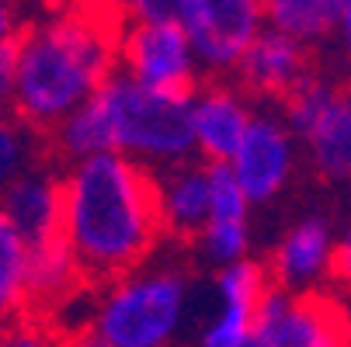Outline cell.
Instances as JSON below:
<instances>
[{"mask_svg": "<svg viewBox=\"0 0 351 347\" xmlns=\"http://www.w3.org/2000/svg\"><path fill=\"white\" fill-rule=\"evenodd\" d=\"M125 14L56 8L28 18L11 49V112L38 136H53L119 73Z\"/></svg>", "mask_w": 351, "mask_h": 347, "instance_id": "cell-1", "label": "cell"}, {"mask_svg": "<svg viewBox=\"0 0 351 347\" xmlns=\"http://www.w3.org/2000/svg\"><path fill=\"white\" fill-rule=\"evenodd\" d=\"M164 236L157 174L105 153L63 167V240L87 281H115L146 261Z\"/></svg>", "mask_w": 351, "mask_h": 347, "instance_id": "cell-2", "label": "cell"}, {"mask_svg": "<svg viewBox=\"0 0 351 347\" xmlns=\"http://www.w3.org/2000/svg\"><path fill=\"white\" fill-rule=\"evenodd\" d=\"M49 139L66 164L115 153L160 174L195 160L191 97L146 90L119 70Z\"/></svg>", "mask_w": 351, "mask_h": 347, "instance_id": "cell-3", "label": "cell"}, {"mask_svg": "<svg viewBox=\"0 0 351 347\" xmlns=\"http://www.w3.org/2000/svg\"><path fill=\"white\" fill-rule=\"evenodd\" d=\"M195 316V281L174 257H154L108 281L73 347H174Z\"/></svg>", "mask_w": 351, "mask_h": 347, "instance_id": "cell-4", "label": "cell"}, {"mask_svg": "<svg viewBox=\"0 0 351 347\" xmlns=\"http://www.w3.org/2000/svg\"><path fill=\"white\" fill-rule=\"evenodd\" d=\"M282 115L327 181H351V83L313 73L282 101Z\"/></svg>", "mask_w": 351, "mask_h": 347, "instance_id": "cell-5", "label": "cell"}, {"mask_svg": "<svg viewBox=\"0 0 351 347\" xmlns=\"http://www.w3.org/2000/svg\"><path fill=\"white\" fill-rule=\"evenodd\" d=\"M119 70L143 83L146 90L191 97L198 90V66L195 49L178 21H132L122 25L119 42Z\"/></svg>", "mask_w": 351, "mask_h": 347, "instance_id": "cell-6", "label": "cell"}, {"mask_svg": "<svg viewBox=\"0 0 351 347\" xmlns=\"http://www.w3.org/2000/svg\"><path fill=\"white\" fill-rule=\"evenodd\" d=\"M178 25L184 28L195 60L206 73L240 70L247 49L268 28L258 0H178Z\"/></svg>", "mask_w": 351, "mask_h": 347, "instance_id": "cell-7", "label": "cell"}, {"mask_svg": "<svg viewBox=\"0 0 351 347\" xmlns=\"http://www.w3.org/2000/svg\"><path fill=\"white\" fill-rule=\"evenodd\" d=\"M268 264L247 257L216 271L213 278V306L198 320L191 344L195 347H254L258 313L271 292Z\"/></svg>", "mask_w": 351, "mask_h": 347, "instance_id": "cell-8", "label": "cell"}, {"mask_svg": "<svg viewBox=\"0 0 351 347\" xmlns=\"http://www.w3.org/2000/svg\"><path fill=\"white\" fill-rule=\"evenodd\" d=\"M254 347H351L334 295H292L271 288L258 313Z\"/></svg>", "mask_w": 351, "mask_h": 347, "instance_id": "cell-9", "label": "cell"}, {"mask_svg": "<svg viewBox=\"0 0 351 347\" xmlns=\"http://www.w3.org/2000/svg\"><path fill=\"white\" fill-rule=\"evenodd\" d=\"M299 164V139L289 129L285 115L278 112H258L250 122L240 150L226 164L240 191L250 198V205H265L292 184Z\"/></svg>", "mask_w": 351, "mask_h": 347, "instance_id": "cell-10", "label": "cell"}, {"mask_svg": "<svg viewBox=\"0 0 351 347\" xmlns=\"http://www.w3.org/2000/svg\"><path fill=\"white\" fill-rule=\"evenodd\" d=\"M271 285L292 295L320 292L337 274V236L327 219L306 216L292 222L271 250L268 261Z\"/></svg>", "mask_w": 351, "mask_h": 347, "instance_id": "cell-11", "label": "cell"}, {"mask_svg": "<svg viewBox=\"0 0 351 347\" xmlns=\"http://www.w3.org/2000/svg\"><path fill=\"white\" fill-rule=\"evenodd\" d=\"M254 105L243 87L213 80L191 94V132L195 157L213 167H226L254 122Z\"/></svg>", "mask_w": 351, "mask_h": 347, "instance_id": "cell-12", "label": "cell"}, {"mask_svg": "<svg viewBox=\"0 0 351 347\" xmlns=\"http://www.w3.org/2000/svg\"><path fill=\"white\" fill-rule=\"evenodd\" d=\"M216 198V167L206 160H184L157 174V209L164 236L195 243L209 226Z\"/></svg>", "mask_w": 351, "mask_h": 347, "instance_id": "cell-13", "label": "cell"}, {"mask_svg": "<svg viewBox=\"0 0 351 347\" xmlns=\"http://www.w3.org/2000/svg\"><path fill=\"white\" fill-rule=\"evenodd\" d=\"M310 49L275 28H265L258 42L247 49V56L237 70L240 87L247 94L268 97V101H285L289 94L303 87L313 70H310Z\"/></svg>", "mask_w": 351, "mask_h": 347, "instance_id": "cell-14", "label": "cell"}, {"mask_svg": "<svg viewBox=\"0 0 351 347\" xmlns=\"http://www.w3.org/2000/svg\"><path fill=\"white\" fill-rule=\"evenodd\" d=\"M198 261L223 271L230 264H240L250 257V198L233 181L230 167H216V198L213 216L195 243Z\"/></svg>", "mask_w": 351, "mask_h": 347, "instance_id": "cell-15", "label": "cell"}, {"mask_svg": "<svg viewBox=\"0 0 351 347\" xmlns=\"http://www.w3.org/2000/svg\"><path fill=\"white\" fill-rule=\"evenodd\" d=\"M0 209L28 240V246L63 236V170L38 164L4 191Z\"/></svg>", "mask_w": 351, "mask_h": 347, "instance_id": "cell-16", "label": "cell"}, {"mask_svg": "<svg viewBox=\"0 0 351 347\" xmlns=\"http://www.w3.org/2000/svg\"><path fill=\"white\" fill-rule=\"evenodd\" d=\"M84 268L77 254L70 250V243L63 236L45 240L32 246V271H28V292L35 306H63L66 299L80 292L84 285Z\"/></svg>", "mask_w": 351, "mask_h": 347, "instance_id": "cell-17", "label": "cell"}, {"mask_svg": "<svg viewBox=\"0 0 351 347\" xmlns=\"http://www.w3.org/2000/svg\"><path fill=\"white\" fill-rule=\"evenodd\" d=\"M28 271H32V246L0 209V330L25 320V309L32 306Z\"/></svg>", "mask_w": 351, "mask_h": 347, "instance_id": "cell-18", "label": "cell"}, {"mask_svg": "<svg viewBox=\"0 0 351 347\" xmlns=\"http://www.w3.org/2000/svg\"><path fill=\"white\" fill-rule=\"evenodd\" d=\"M341 8L344 0H271V4H265V18H268V28L310 49L320 42H334Z\"/></svg>", "mask_w": 351, "mask_h": 347, "instance_id": "cell-19", "label": "cell"}, {"mask_svg": "<svg viewBox=\"0 0 351 347\" xmlns=\"http://www.w3.org/2000/svg\"><path fill=\"white\" fill-rule=\"evenodd\" d=\"M38 139L42 136L28 122H21L11 108H0V198L14 181L45 164L38 157Z\"/></svg>", "mask_w": 351, "mask_h": 347, "instance_id": "cell-20", "label": "cell"}, {"mask_svg": "<svg viewBox=\"0 0 351 347\" xmlns=\"http://www.w3.org/2000/svg\"><path fill=\"white\" fill-rule=\"evenodd\" d=\"M0 347H63L56 330L45 326L38 320H18L14 326L0 330Z\"/></svg>", "mask_w": 351, "mask_h": 347, "instance_id": "cell-21", "label": "cell"}, {"mask_svg": "<svg viewBox=\"0 0 351 347\" xmlns=\"http://www.w3.org/2000/svg\"><path fill=\"white\" fill-rule=\"evenodd\" d=\"M25 25H28V18H21V8L0 0V53H11L14 42L25 31Z\"/></svg>", "mask_w": 351, "mask_h": 347, "instance_id": "cell-22", "label": "cell"}, {"mask_svg": "<svg viewBox=\"0 0 351 347\" xmlns=\"http://www.w3.org/2000/svg\"><path fill=\"white\" fill-rule=\"evenodd\" d=\"M334 53L341 60V66L351 73V0H344L341 8V21H337V31H334Z\"/></svg>", "mask_w": 351, "mask_h": 347, "instance_id": "cell-23", "label": "cell"}, {"mask_svg": "<svg viewBox=\"0 0 351 347\" xmlns=\"http://www.w3.org/2000/svg\"><path fill=\"white\" fill-rule=\"evenodd\" d=\"M11 83H14V63L11 53H0V108L11 105Z\"/></svg>", "mask_w": 351, "mask_h": 347, "instance_id": "cell-24", "label": "cell"}, {"mask_svg": "<svg viewBox=\"0 0 351 347\" xmlns=\"http://www.w3.org/2000/svg\"><path fill=\"white\" fill-rule=\"evenodd\" d=\"M334 303L341 309V320L351 333V278H337V295H334Z\"/></svg>", "mask_w": 351, "mask_h": 347, "instance_id": "cell-25", "label": "cell"}, {"mask_svg": "<svg viewBox=\"0 0 351 347\" xmlns=\"http://www.w3.org/2000/svg\"><path fill=\"white\" fill-rule=\"evenodd\" d=\"M334 278H351V229L337 243V274Z\"/></svg>", "mask_w": 351, "mask_h": 347, "instance_id": "cell-26", "label": "cell"}]
</instances>
